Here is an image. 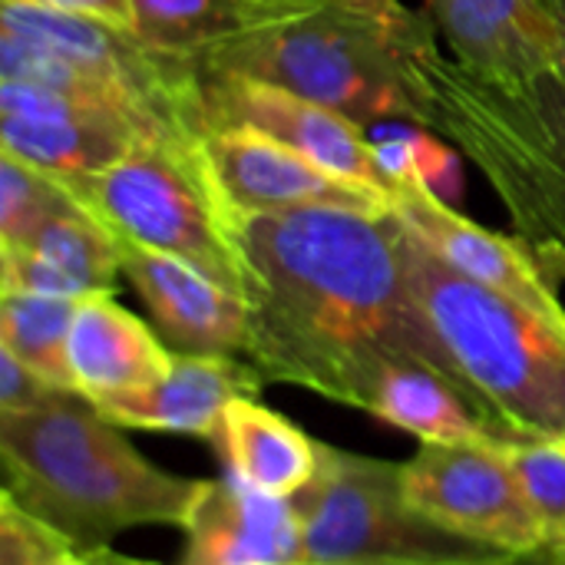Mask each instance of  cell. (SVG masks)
Wrapping results in <instances>:
<instances>
[{
  "mask_svg": "<svg viewBox=\"0 0 565 565\" xmlns=\"http://www.w3.org/2000/svg\"><path fill=\"white\" fill-rule=\"evenodd\" d=\"M242 245L252 268L245 358L265 381L367 411L387 367L420 364L467 397L414 298L394 212L255 215L242 225Z\"/></svg>",
  "mask_w": 565,
  "mask_h": 565,
  "instance_id": "cell-1",
  "label": "cell"
},
{
  "mask_svg": "<svg viewBox=\"0 0 565 565\" xmlns=\"http://www.w3.org/2000/svg\"><path fill=\"white\" fill-rule=\"evenodd\" d=\"M0 463L3 493L76 550L113 546L139 526L185 530L209 483L149 463L79 394L0 414Z\"/></svg>",
  "mask_w": 565,
  "mask_h": 565,
  "instance_id": "cell-2",
  "label": "cell"
},
{
  "mask_svg": "<svg viewBox=\"0 0 565 565\" xmlns=\"http://www.w3.org/2000/svg\"><path fill=\"white\" fill-rule=\"evenodd\" d=\"M430 13H377L348 0L225 43L199 60V73H228L285 86L351 122L427 126L420 96V53L437 43Z\"/></svg>",
  "mask_w": 565,
  "mask_h": 565,
  "instance_id": "cell-3",
  "label": "cell"
},
{
  "mask_svg": "<svg viewBox=\"0 0 565 565\" xmlns=\"http://www.w3.org/2000/svg\"><path fill=\"white\" fill-rule=\"evenodd\" d=\"M424 116L470 159L523 238L559 285L565 278V83L550 73L526 86L490 83L437 43L420 53Z\"/></svg>",
  "mask_w": 565,
  "mask_h": 565,
  "instance_id": "cell-4",
  "label": "cell"
},
{
  "mask_svg": "<svg viewBox=\"0 0 565 565\" xmlns=\"http://www.w3.org/2000/svg\"><path fill=\"white\" fill-rule=\"evenodd\" d=\"M404 268L483 424L500 440H565L563 324L463 278L407 228Z\"/></svg>",
  "mask_w": 565,
  "mask_h": 565,
  "instance_id": "cell-5",
  "label": "cell"
},
{
  "mask_svg": "<svg viewBox=\"0 0 565 565\" xmlns=\"http://www.w3.org/2000/svg\"><path fill=\"white\" fill-rule=\"evenodd\" d=\"M66 185L119 242L192 262L248 301L245 222L222 195L202 136H152L106 172Z\"/></svg>",
  "mask_w": 565,
  "mask_h": 565,
  "instance_id": "cell-6",
  "label": "cell"
},
{
  "mask_svg": "<svg viewBox=\"0 0 565 565\" xmlns=\"http://www.w3.org/2000/svg\"><path fill=\"white\" fill-rule=\"evenodd\" d=\"M301 520V565H440L503 556L467 543L404 497L401 463L318 440V470L291 497Z\"/></svg>",
  "mask_w": 565,
  "mask_h": 565,
  "instance_id": "cell-7",
  "label": "cell"
},
{
  "mask_svg": "<svg viewBox=\"0 0 565 565\" xmlns=\"http://www.w3.org/2000/svg\"><path fill=\"white\" fill-rule=\"evenodd\" d=\"M401 477L407 503L440 530L503 556L553 553L500 440L420 444Z\"/></svg>",
  "mask_w": 565,
  "mask_h": 565,
  "instance_id": "cell-8",
  "label": "cell"
},
{
  "mask_svg": "<svg viewBox=\"0 0 565 565\" xmlns=\"http://www.w3.org/2000/svg\"><path fill=\"white\" fill-rule=\"evenodd\" d=\"M202 79V132L225 126L258 129L328 172L358 182L391 202V182L381 172L371 146V132L348 116L305 99L285 86L228 76V73H199Z\"/></svg>",
  "mask_w": 565,
  "mask_h": 565,
  "instance_id": "cell-9",
  "label": "cell"
},
{
  "mask_svg": "<svg viewBox=\"0 0 565 565\" xmlns=\"http://www.w3.org/2000/svg\"><path fill=\"white\" fill-rule=\"evenodd\" d=\"M146 139L152 132L119 109L0 79V156L60 182L106 172Z\"/></svg>",
  "mask_w": 565,
  "mask_h": 565,
  "instance_id": "cell-10",
  "label": "cell"
},
{
  "mask_svg": "<svg viewBox=\"0 0 565 565\" xmlns=\"http://www.w3.org/2000/svg\"><path fill=\"white\" fill-rule=\"evenodd\" d=\"M202 146L222 195L242 222L305 209H351L367 215L391 212L384 195L328 172L324 166L258 129H205Z\"/></svg>",
  "mask_w": 565,
  "mask_h": 565,
  "instance_id": "cell-11",
  "label": "cell"
},
{
  "mask_svg": "<svg viewBox=\"0 0 565 565\" xmlns=\"http://www.w3.org/2000/svg\"><path fill=\"white\" fill-rule=\"evenodd\" d=\"M391 212L427 252L463 278L500 291L565 328L559 285L523 238L500 235L467 218L457 205L424 185H397L391 195Z\"/></svg>",
  "mask_w": 565,
  "mask_h": 565,
  "instance_id": "cell-12",
  "label": "cell"
},
{
  "mask_svg": "<svg viewBox=\"0 0 565 565\" xmlns=\"http://www.w3.org/2000/svg\"><path fill=\"white\" fill-rule=\"evenodd\" d=\"M119 258L122 278L146 305L152 328L172 354L238 358L248 351L252 308L238 291L192 262L132 242H119Z\"/></svg>",
  "mask_w": 565,
  "mask_h": 565,
  "instance_id": "cell-13",
  "label": "cell"
},
{
  "mask_svg": "<svg viewBox=\"0 0 565 565\" xmlns=\"http://www.w3.org/2000/svg\"><path fill=\"white\" fill-rule=\"evenodd\" d=\"M424 7L450 40L454 60L490 83L526 86L559 70L546 0H424Z\"/></svg>",
  "mask_w": 565,
  "mask_h": 565,
  "instance_id": "cell-14",
  "label": "cell"
},
{
  "mask_svg": "<svg viewBox=\"0 0 565 565\" xmlns=\"http://www.w3.org/2000/svg\"><path fill=\"white\" fill-rule=\"evenodd\" d=\"M182 533V565H301L295 503L262 493L232 473L205 483Z\"/></svg>",
  "mask_w": 565,
  "mask_h": 565,
  "instance_id": "cell-15",
  "label": "cell"
},
{
  "mask_svg": "<svg viewBox=\"0 0 565 565\" xmlns=\"http://www.w3.org/2000/svg\"><path fill=\"white\" fill-rule=\"evenodd\" d=\"M265 384L252 361L232 354H172V371L152 391L93 407L122 430L218 440L225 411L242 397H258Z\"/></svg>",
  "mask_w": 565,
  "mask_h": 565,
  "instance_id": "cell-16",
  "label": "cell"
},
{
  "mask_svg": "<svg viewBox=\"0 0 565 565\" xmlns=\"http://www.w3.org/2000/svg\"><path fill=\"white\" fill-rule=\"evenodd\" d=\"M66 358L76 394L96 407L146 394L172 371V351L159 331L113 295H89L76 305Z\"/></svg>",
  "mask_w": 565,
  "mask_h": 565,
  "instance_id": "cell-17",
  "label": "cell"
},
{
  "mask_svg": "<svg viewBox=\"0 0 565 565\" xmlns=\"http://www.w3.org/2000/svg\"><path fill=\"white\" fill-rule=\"evenodd\" d=\"M122 258L116 235L79 202L40 225L23 245L0 248V291L83 301L116 295Z\"/></svg>",
  "mask_w": 565,
  "mask_h": 565,
  "instance_id": "cell-18",
  "label": "cell"
},
{
  "mask_svg": "<svg viewBox=\"0 0 565 565\" xmlns=\"http://www.w3.org/2000/svg\"><path fill=\"white\" fill-rule=\"evenodd\" d=\"M328 0H132L129 33L156 53L199 60L225 43L308 17Z\"/></svg>",
  "mask_w": 565,
  "mask_h": 565,
  "instance_id": "cell-19",
  "label": "cell"
},
{
  "mask_svg": "<svg viewBox=\"0 0 565 565\" xmlns=\"http://www.w3.org/2000/svg\"><path fill=\"white\" fill-rule=\"evenodd\" d=\"M215 447L232 477L271 497L291 500L318 470V440L258 397H242L225 411Z\"/></svg>",
  "mask_w": 565,
  "mask_h": 565,
  "instance_id": "cell-20",
  "label": "cell"
},
{
  "mask_svg": "<svg viewBox=\"0 0 565 565\" xmlns=\"http://www.w3.org/2000/svg\"><path fill=\"white\" fill-rule=\"evenodd\" d=\"M367 414L434 447L500 440L447 377L420 364L387 367L377 381Z\"/></svg>",
  "mask_w": 565,
  "mask_h": 565,
  "instance_id": "cell-21",
  "label": "cell"
},
{
  "mask_svg": "<svg viewBox=\"0 0 565 565\" xmlns=\"http://www.w3.org/2000/svg\"><path fill=\"white\" fill-rule=\"evenodd\" d=\"M76 305L70 298L0 291V348L66 394H76L66 358Z\"/></svg>",
  "mask_w": 565,
  "mask_h": 565,
  "instance_id": "cell-22",
  "label": "cell"
},
{
  "mask_svg": "<svg viewBox=\"0 0 565 565\" xmlns=\"http://www.w3.org/2000/svg\"><path fill=\"white\" fill-rule=\"evenodd\" d=\"M367 132L374 146V159L387 175L391 189L424 185L444 202L457 205L463 192V175H460V149L454 142H447L430 126H417V122H384Z\"/></svg>",
  "mask_w": 565,
  "mask_h": 565,
  "instance_id": "cell-23",
  "label": "cell"
},
{
  "mask_svg": "<svg viewBox=\"0 0 565 565\" xmlns=\"http://www.w3.org/2000/svg\"><path fill=\"white\" fill-rule=\"evenodd\" d=\"M76 205V195L56 175L0 156V248L23 245L53 215Z\"/></svg>",
  "mask_w": 565,
  "mask_h": 565,
  "instance_id": "cell-24",
  "label": "cell"
},
{
  "mask_svg": "<svg viewBox=\"0 0 565 565\" xmlns=\"http://www.w3.org/2000/svg\"><path fill=\"white\" fill-rule=\"evenodd\" d=\"M543 533L565 559V440H500Z\"/></svg>",
  "mask_w": 565,
  "mask_h": 565,
  "instance_id": "cell-25",
  "label": "cell"
},
{
  "mask_svg": "<svg viewBox=\"0 0 565 565\" xmlns=\"http://www.w3.org/2000/svg\"><path fill=\"white\" fill-rule=\"evenodd\" d=\"M70 550L76 546L63 533L0 493V565H56Z\"/></svg>",
  "mask_w": 565,
  "mask_h": 565,
  "instance_id": "cell-26",
  "label": "cell"
},
{
  "mask_svg": "<svg viewBox=\"0 0 565 565\" xmlns=\"http://www.w3.org/2000/svg\"><path fill=\"white\" fill-rule=\"evenodd\" d=\"M66 391H56L46 384L36 371H30L23 361H17L10 351L0 348V414H26Z\"/></svg>",
  "mask_w": 565,
  "mask_h": 565,
  "instance_id": "cell-27",
  "label": "cell"
},
{
  "mask_svg": "<svg viewBox=\"0 0 565 565\" xmlns=\"http://www.w3.org/2000/svg\"><path fill=\"white\" fill-rule=\"evenodd\" d=\"M13 3H33L46 10H63V13H83L106 20L113 26L129 30L132 26V0H13Z\"/></svg>",
  "mask_w": 565,
  "mask_h": 565,
  "instance_id": "cell-28",
  "label": "cell"
},
{
  "mask_svg": "<svg viewBox=\"0 0 565 565\" xmlns=\"http://www.w3.org/2000/svg\"><path fill=\"white\" fill-rule=\"evenodd\" d=\"M56 565H159V563H139L129 559L122 553H116L113 546H99V550H70Z\"/></svg>",
  "mask_w": 565,
  "mask_h": 565,
  "instance_id": "cell-29",
  "label": "cell"
},
{
  "mask_svg": "<svg viewBox=\"0 0 565 565\" xmlns=\"http://www.w3.org/2000/svg\"><path fill=\"white\" fill-rule=\"evenodd\" d=\"M440 565H565L563 556H487V559H467V563H440Z\"/></svg>",
  "mask_w": 565,
  "mask_h": 565,
  "instance_id": "cell-30",
  "label": "cell"
},
{
  "mask_svg": "<svg viewBox=\"0 0 565 565\" xmlns=\"http://www.w3.org/2000/svg\"><path fill=\"white\" fill-rule=\"evenodd\" d=\"M550 3V13L556 20V43H559V79L565 83V0H546Z\"/></svg>",
  "mask_w": 565,
  "mask_h": 565,
  "instance_id": "cell-31",
  "label": "cell"
},
{
  "mask_svg": "<svg viewBox=\"0 0 565 565\" xmlns=\"http://www.w3.org/2000/svg\"><path fill=\"white\" fill-rule=\"evenodd\" d=\"M348 3H358V7L377 10V13H404L407 10L401 0H348Z\"/></svg>",
  "mask_w": 565,
  "mask_h": 565,
  "instance_id": "cell-32",
  "label": "cell"
}]
</instances>
